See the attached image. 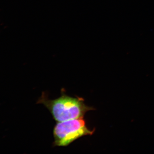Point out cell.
I'll list each match as a JSON object with an SVG mask.
<instances>
[{"mask_svg":"<svg viewBox=\"0 0 154 154\" xmlns=\"http://www.w3.org/2000/svg\"><path fill=\"white\" fill-rule=\"evenodd\" d=\"M95 129H89L84 119L57 122L53 130L54 146H66L83 136L92 135Z\"/></svg>","mask_w":154,"mask_h":154,"instance_id":"cell-2","label":"cell"},{"mask_svg":"<svg viewBox=\"0 0 154 154\" xmlns=\"http://www.w3.org/2000/svg\"><path fill=\"white\" fill-rule=\"evenodd\" d=\"M37 103L43 104L57 122L83 118L87 112L95 110L86 105L83 98L71 97L64 94L57 99L50 100L45 93H42Z\"/></svg>","mask_w":154,"mask_h":154,"instance_id":"cell-1","label":"cell"}]
</instances>
